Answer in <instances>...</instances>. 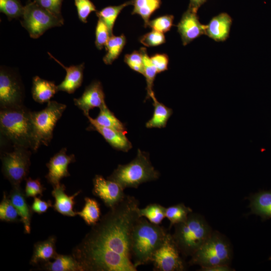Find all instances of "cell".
Segmentation results:
<instances>
[{
  "mask_svg": "<svg viewBox=\"0 0 271 271\" xmlns=\"http://www.w3.org/2000/svg\"><path fill=\"white\" fill-rule=\"evenodd\" d=\"M63 0H34V2L42 8L47 10L55 16L63 18L61 9Z\"/></svg>",
  "mask_w": 271,
  "mask_h": 271,
  "instance_id": "obj_42",
  "label": "cell"
},
{
  "mask_svg": "<svg viewBox=\"0 0 271 271\" xmlns=\"http://www.w3.org/2000/svg\"><path fill=\"white\" fill-rule=\"evenodd\" d=\"M191 257L189 264L198 265L201 270L214 266L229 265L232 257L231 245L224 235L214 231Z\"/></svg>",
  "mask_w": 271,
  "mask_h": 271,
  "instance_id": "obj_6",
  "label": "cell"
},
{
  "mask_svg": "<svg viewBox=\"0 0 271 271\" xmlns=\"http://www.w3.org/2000/svg\"><path fill=\"white\" fill-rule=\"evenodd\" d=\"M140 42L146 47H156L166 42L164 33L153 30L143 35L139 39Z\"/></svg>",
  "mask_w": 271,
  "mask_h": 271,
  "instance_id": "obj_39",
  "label": "cell"
},
{
  "mask_svg": "<svg viewBox=\"0 0 271 271\" xmlns=\"http://www.w3.org/2000/svg\"><path fill=\"white\" fill-rule=\"evenodd\" d=\"M24 90L18 76L4 67L0 70L1 109L23 105Z\"/></svg>",
  "mask_w": 271,
  "mask_h": 271,
  "instance_id": "obj_11",
  "label": "cell"
},
{
  "mask_svg": "<svg viewBox=\"0 0 271 271\" xmlns=\"http://www.w3.org/2000/svg\"><path fill=\"white\" fill-rule=\"evenodd\" d=\"M160 175L152 165L149 153L138 149L133 160L125 165H118L107 179L117 183L125 189L137 188L142 183L158 179Z\"/></svg>",
  "mask_w": 271,
  "mask_h": 271,
  "instance_id": "obj_5",
  "label": "cell"
},
{
  "mask_svg": "<svg viewBox=\"0 0 271 271\" xmlns=\"http://www.w3.org/2000/svg\"><path fill=\"white\" fill-rule=\"evenodd\" d=\"M54 261L45 262V268L50 271H82V267L72 255L58 254Z\"/></svg>",
  "mask_w": 271,
  "mask_h": 271,
  "instance_id": "obj_25",
  "label": "cell"
},
{
  "mask_svg": "<svg viewBox=\"0 0 271 271\" xmlns=\"http://www.w3.org/2000/svg\"><path fill=\"white\" fill-rule=\"evenodd\" d=\"M45 190L40 179L34 180L30 177L26 179L25 194L27 197H35L37 195L42 196Z\"/></svg>",
  "mask_w": 271,
  "mask_h": 271,
  "instance_id": "obj_41",
  "label": "cell"
},
{
  "mask_svg": "<svg viewBox=\"0 0 271 271\" xmlns=\"http://www.w3.org/2000/svg\"><path fill=\"white\" fill-rule=\"evenodd\" d=\"M74 103L81 109L84 115L89 114V111L94 108H101L106 105L105 94L101 82L98 80L92 81L86 87L82 95L73 99Z\"/></svg>",
  "mask_w": 271,
  "mask_h": 271,
  "instance_id": "obj_15",
  "label": "cell"
},
{
  "mask_svg": "<svg viewBox=\"0 0 271 271\" xmlns=\"http://www.w3.org/2000/svg\"><path fill=\"white\" fill-rule=\"evenodd\" d=\"M111 36L106 25L101 19H98L95 29V45L96 48L101 50L105 46Z\"/></svg>",
  "mask_w": 271,
  "mask_h": 271,
  "instance_id": "obj_37",
  "label": "cell"
},
{
  "mask_svg": "<svg viewBox=\"0 0 271 271\" xmlns=\"http://www.w3.org/2000/svg\"><path fill=\"white\" fill-rule=\"evenodd\" d=\"M192 209L181 203L166 208V217L170 221L169 229L175 224L186 221Z\"/></svg>",
  "mask_w": 271,
  "mask_h": 271,
  "instance_id": "obj_31",
  "label": "cell"
},
{
  "mask_svg": "<svg viewBox=\"0 0 271 271\" xmlns=\"http://www.w3.org/2000/svg\"><path fill=\"white\" fill-rule=\"evenodd\" d=\"M151 61L156 67L158 73L168 70L169 57L166 54H155L150 57Z\"/></svg>",
  "mask_w": 271,
  "mask_h": 271,
  "instance_id": "obj_43",
  "label": "cell"
},
{
  "mask_svg": "<svg viewBox=\"0 0 271 271\" xmlns=\"http://www.w3.org/2000/svg\"><path fill=\"white\" fill-rule=\"evenodd\" d=\"M24 10L20 0H0V11L9 20L22 17Z\"/></svg>",
  "mask_w": 271,
  "mask_h": 271,
  "instance_id": "obj_35",
  "label": "cell"
},
{
  "mask_svg": "<svg viewBox=\"0 0 271 271\" xmlns=\"http://www.w3.org/2000/svg\"><path fill=\"white\" fill-rule=\"evenodd\" d=\"M64 104L56 101H49L46 107L39 111H31V118L33 129L32 150L36 151L43 145L48 146L53 136L57 122L66 108Z\"/></svg>",
  "mask_w": 271,
  "mask_h": 271,
  "instance_id": "obj_7",
  "label": "cell"
},
{
  "mask_svg": "<svg viewBox=\"0 0 271 271\" xmlns=\"http://www.w3.org/2000/svg\"><path fill=\"white\" fill-rule=\"evenodd\" d=\"M173 238L182 256H191L213 231L204 217L191 212L183 222L174 225Z\"/></svg>",
  "mask_w": 271,
  "mask_h": 271,
  "instance_id": "obj_4",
  "label": "cell"
},
{
  "mask_svg": "<svg viewBox=\"0 0 271 271\" xmlns=\"http://www.w3.org/2000/svg\"><path fill=\"white\" fill-rule=\"evenodd\" d=\"M79 19L84 23L92 12H97L96 7L90 0H74Z\"/></svg>",
  "mask_w": 271,
  "mask_h": 271,
  "instance_id": "obj_38",
  "label": "cell"
},
{
  "mask_svg": "<svg viewBox=\"0 0 271 271\" xmlns=\"http://www.w3.org/2000/svg\"><path fill=\"white\" fill-rule=\"evenodd\" d=\"M93 120L100 126L116 130L125 134L127 132L124 124L115 116L106 105L99 108L98 115Z\"/></svg>",
  "mask_w": 271,
  "mask_h": 271,
  "instance_id": "obj_27",
  "label": "cell"
},
{
  "mask_svg": "<svg viewBox=\"0 0 271 271\" xmlns=\"http://www.w3.org/2000/svg\"><path fill=\"white\" fill-rule=\"evenodd\" d=\"M85 204L81 211L77 212V215L80 216L86 224L93 226L100 219V209L97 201L92 198L86 197Z\"/></svg>",
  "mask_w": 271,
  "mask_h": 271,
  "instance_id": "obj_29",
  "label": "cell"
},
{
  "mask_svg": "<svg viewBox=\"0 0 271 271\" xmlns=\"http://www.w3.org/2000/svg\"><path fill=\"white\" fill-rule=\"evenodd\" d=\"M232 22L228 14L220 13L213 17L206 25L205 35L216 42L224 41L229 37Z\"/></svg>",
  "mask_w": 271,
  "mask_h": 271,
  "instance_id": "obj_18",
  "label": "cell"
},
{
  "mask_svg": "<svg viewBox=\"0 0 271 271\" xmlns=\"http://www.w3.org/2000/svg\"><path fill=\"white\" fill-rule=\"evenodd\" d=\"M150 98L153 101L154 113L152 117L146 122V126L147 128L165 127L169 118L173 113V110L158 101L154 93Z\"/></svg>",
  "mask_w": 271,
  "mask_h": 271,
  "instance_id": "obj_24",
  "label": "cell"
},
{
  "mask_svg": "<svg viewBox=\"0 0 271 271\" xmlns=\"http://www.w3.org/2000/svg\"><path fill=\"white\" fill-rule=\"evenodd\" d=\"M65 185L61 183L53 187L52 195L55 200L53 207L55 211L64 216L74 217L77 215V212L73 211L74 199L81 191L68 196L65 193Z\"/></svg>",
  "mask_w": 271,
  "mask_h": 271,
  "instance_id": "obj_20",
  "label": "cell"
},
{
  "mask_svg": "<svg viewBox=\"0 0 271 271\" xmlns=\"http://www.w3.org/2000/svg\"><path fill=\"white\" fill-rule=\"evenodd\" d=\"M139 51L143 58L144 69V76L145 77L147 82V98L148 99L154 93L153 87L154 82L158 72L156 67L152 63L150 57L148 54L146 48L142 47Z\"/></svg>",
  "mask_w": 271,
  "mask_h": 271,
  "instance_id": "obj_32",
  "label": "cell"
},
{
  "mask_svg": "<svg viewBox=\"0 0 271 271\" xmlns=\"http://www.w3.org/2000/svg\"><path fill=\"white\" fill-rule=\"evenodd\" d=\"M22 18V26L33 39L38 38L51 28L60 27L64 24L63 18L55 16L30 0L24 6Z\"/></svg>",
  "mask_w": 271,
  "mask_h": 271,
  "instance_id": "obj_8",
  "label": "cell"
},
{
  "mask_svg": "<svg viewBox=\"0 0 271 271\" xmlns=\"http://www.w3.org/2000/svg\"><path fill=\"white\" fill-rule=\"evenodd\" d=\"M174 16L166 15L158 17L152 20H150L148 27L153 30L161 33H166L170 30L173 25Z\"/></svg>",
  "mask_w": 271,
  "mask_h": 271,
  "instance_id": "obj_36",
  "label": "cell"
},
{
  "mask_svg": "<svg viewBox=\"0 0 271 271\" xmlns=\"http://www.w3.org/2000/svg\"><path fill=\"white\" fill-rule=\"evenodd\" d=\"M165 211L166 208L158 203H152L139 209L140 217H145L150 222L157 225H160L166 217Z\"/></svg>",
  "mask_w": 271,
  "mask_h": 271,
  "instance_id": "obj_33",
  "label": "cell"
},
{
  "mask_svg": "<svg viewBox=\"0 0 271 271\" xmlns=\"http://www.w3.org/2000/svg\"><path fill=\"white\" fill-rule=\"evenodd\" d=\"M54 82L45 80L36 76L33 78L32 94L33 99L39 103L48 102L58 92Z\"/></svg>",
  "mask_w": 271,
  "mask_h": 271,
  "instance_id": "obj_22",
  "label": "cell"
},
{
  "mask_svg": "<svg viewBox=\"0 0 271 271\" xmlns=\"http://www.w3.org/2000/svg\"><path fill=\"white\" fill-rule=\"evenodd\" d=\"M31 112L23 105L1 109V133L13 146L32 150L33 138Z\"/></svg>",
  "mask_w": 271,
  "mask_h": 271,
  "instance_id": "obj_3",
  "label": "cell"
},
{
  "mask_svg": "<svg viewBox=\"0 0 271 271\" xmlns=\"http://www.w3.org/2000/svg\"><path fill=\"white\" fill-rule=\"evenodd\" d=\"M269 259L271 260V257H270L269 258Z\"/></svg>",
  "mask_w": 271,
  "mask_h": 271,
  "instance_id": "obj_47",
  "label": "cell"
},
{
  "mask_svg": "<svg viewBox=\"0 0 271 271\" xmlns=\"http://www.w3.org/2000/svg\"><path fill=\"white\" fill-rule=\"evenodd\" d=\"M48 54L52 59L60 64L66 72L64 79L59 85H57L58 91H65L69 94L74 93L77 89L81 86L83 82L84 63L77 65H71L66 67L50 53L48 52Z\"/></svg>",
  "mask_w": 271,
  "mask_h": 271,
  "instance_id": "obj_17",
  "label": "cell"
},
{
  "mask_svg": "<svg viewBox=\"0 0 271 271\" xmlns=\"http://www.w3.org/2000/svg\"><path fill=\"white\" fill-rule=\"evenodd\" d=\"M56 237L51 236L44 241L36 243L34 246L33 253L30 261L31 264L36 265L39 262H46L50 261L51 259H54L58 254L56 251Z\"/></svg>",
  "mask_w": 271,
  "mask_h": 271,
  "instance_id": "obj_23",
  "label": "cell"
},
{
  "mask_svg": "<svg viewBox=\"0 0 271 271\" xmlns=\"http://www.w3.org/2000/svg\"><path fill=\"white\" fill-rule=\"evenodd\" d=\"M20 217L16 207L12 204L9 196L4 193L3 198L0 204V219L2 221L14 222L19 221Z\"/></svg>",
  "mask_w": 271,
  "mask_h": 271,
  "instance_id": "obj_34",
  "label": "cell"
},
{
  "mask_svg": "<svg viewBox=\"0 0 271 271\" xmlns=\"http://www.w3.org/2000/svg\"><path fill=\"white\" fill-rule=\"evenodd\" d=\"M139 201L126 195L92 226L72 255L82 271H137L131 257L130 239Z\"/></svg>",
  "mask_w": 271,
  "mask_h": 271,
  "instance_id": "obj_1",
  "label": "cell"
},
{
  "mask_svg": "<svg viewBox=\"0 0 271 271\" xmlns=\"http://www.w3.org/2000/svg\"><path fill=\"white\" fill-rule=\"evenodd\" d=\"M126 43V39L123 34L117 36L112 35L105 46L106 53L103 58L104 63L111 64L120 55Z\"/></svg>",
  "mask_w": 271,
  "mask_h": 271,
  "instance_id": "obj_28",
  "label": "cell"
},
{
  "mask_svg": "<svg viewBox=\"0 0 271 271\" xmlns=\"http://www.w3.org/2000/svg\"><path fill=\"white\" fill-rule=\"evenodd\" d=\"M197 13L188 8L177 26L184 46L205 35L206 25L200 22Z\"/></svg>",
  "mask_w": 271,
  "mask_h": 271,
  "instance_id": "obj_14",
  "label": "cell"
},
{
  "mask_svg": "<svg viewBox=\"0 0 271 271\" xmlns=\"http://www.w3.org/2000/svg\"><path fill=\"white\" fill-rule=\"evenodd\" d=\"M167 229L140 217L132 228L130 239L131 260L137 268L151 262L155 251L164 242L168 233Z\"/></svg>",
  "mask_w": 271,
  "mask_h": 271,
  "instance_id": "obj_2",
  "label": "cell"
},
{
  "mask_svg": "<svg viewBox=\"0 0 271 271\" xmlns=\"http://www.w3.org/2000/svg\"><path fill=\"white\" fill-rule=\"evenodd\" d=\"M26 195L20 186H14L9 196L11 201L16 207L23 223L25 232L29 234L31 232V220L32 211L27 203Z\"/></svg>",
  "mask_w": 271,
  "mask_h": 271,
  "instance_id": "obj_19",
  "label": "cell"
},
{
  "mask_svg": "<svg viewBox=\"0 0 271 271\" xmlns=\"http://www.w3.org/2000/svg\"><path fill=\"white\" fill-rule=\"evenodd\" d=\"M124 61L132 70L144 75L143 58L140 51H134L130 54H126Z\"/></svg>",
  "mask_w": 271,
  "mask_h": 271,
  "instance_id": "obj_40",
  "label": "cell"
},
{
  "mask_svg": "<svg viewBox=\"0 0 271 271\" xmlns=\"http://www.w3.org/2000/svg\"><path fill=\"white\" fill-rule=\"evenodd\" d=\"M161 3V0H132L131 14L139 15L144 21V26L148 27L151 16L160 8Z\"/></svg>",
  "mask_w": 271,
  "mask_h": 271,
  "instance_id": "obj_26",
  "label": "cell"
},
{
  "mask_svg": "<svg viewBox=\"0 0 271 271\" xmlns=\"http://www.w3.org/2000/svg\"><path fill=\"white\" fill-rule=\"evenodd\" d=\"M130 5H132V0L118 6H108L96 12L98 18L101 19L106 25L112 35L113 26L118 16L125 7Z\"/></svg>",
  "mask_w": 271,
  "mask_h": 271,
  "instance_id": "obj_30",
  "label": "cell"
},
{
  "mask_svg": "<svg viewBox=\"0 0 271 271\" xmlns=\"http://www.w3.org/2000/svg\"><path fill=\"white\" fill-rule=\"evenodd\" d=\"M172 234L168 232L162 244L154 253L151 262L154 270L183 271L186 264Z\"/></svg>",
  "mask_w": 271,
  "mask_h": 271,
  "instance_id": "obj_10",
  "label": "cell"
},
{
  "mask_svg": "<svg viewBox=\"0 0 271 271\" xmlns=\"http://www.w3.org/2000/svg\"><path fill=\"white\" fill-rule=\"evenodd\" d=\"M85 116L90 122L87 129L95 130L99 132L112 148L124 152H128L132 148L131 143L126 138L125 134L97 124L89 114Z\"/></svg>",
  "mask_w": 271,
  "mask_h": 271,
  "instance_id": "obj_16",
  "label": "cell"
},
{
  "mask_svg": "<svg viewBox=\"0 0 271 271\" xmlns=\"http://www.w3.org/2000/svg\"><path fill=\"white\" fill-rule=\"evenodd\" d=\"M250 213L259 216L262 220L271 218V190L260 191L249 197Z\"/></svg>",
  "mask_w": 271,
  "mask_h": 271,
  "instance_id": "obj_21",
  "label": "cell"
},
{
  "mask_svg": "<svg viewBox=\"0 0 271 271\" xmlns=\"http://www.w3.org/2000/svg\"><path fill=\"white\" fill-rule=\"evenodd\" d=\"M13 147V151L5 153L1 157L2 172L13 187L20 186L29 173L31 152L25 147Z\"/></svg>",
  "mask_w": 271,
  "mask_h": 271,
  "instance_id": "obj_9",
  "label": "cell"
},
{
  "mask_svg": "<svg viewBox=\"0 0 271 271\" xmlns=\"http://www.w3.org/2000/svg\"><path fill=\"white\" fill-rule=\"evenodd\" d=\"M207 0H190L189 8L197 12L199 8Z\"/></svg>",
  "mask_w": 271,
  "mask_h": 271,
  "instance_id": "obj_45",
  "label": "cell"
},
{
  "mask_svg": "<svg viewBox=\"0 0 271 271\" xmlns=\"http://www.w3.org/2000/svg\"><path fill=\"white\" fill-rule=\"evenodd\" d=\"M232 269L229 267V265H218L214 266L208 268H204L202 270H211V271H218V270H232Z\"/></svg>",
  "mask_w": 271,
  "mask_h": 271,
  "instance_id": "obj_46",
  "label": "cell"
},
{
  "mask_svg": "<svg viewBox=\"0 0 271 271\" xmlns=\"http://www.w3.org/2000/svg\"><path fill=\"white\" fill-rule=\"evenodd\" d=\"M67 149L63 148L55 154L46 164L48 173L45 177L48 182L53 187L60 184L61 180L70 175L68 165L75 161L74 154H66Z\"/></svg>",
  "mask_w": 271,
  "mask_h": 271,
  "instance_id": "obj_13",
  "label": "cell"
},
{
  "mask_svg": "<svg viewBox=\"0 0 271 271\" xmlns=\"http://www.w3.org/2000/svg\"><path fill=\"white\" fill-rule=\"evenodd\" d=\"M93 194L99 197L109 208H112L125 197L122 187L117 183L96 175L93 179Z\"/></svg>",
  "mask_w": 271,
  "mask_h": 271,
  "instance_id": "obj_12",
  "label": "cell"
},
{
  "mask_svg": "<svg viewBox=\"0 0 271 271\" xmlns=\"http://www.w3.org/2000/svg\"><path fill=\"white\" fill-rule=\"evenodd\" d=\"M52 206L51 200L46 201L36 196L34 197L31 208L33 212L41 214L46 212L49 207Z\"/></svg>",
  "mask_w": 271,
  "mask_h": 271,
  "instance_id": "obj_44",
  "label": "cell"
}]
</instances>
